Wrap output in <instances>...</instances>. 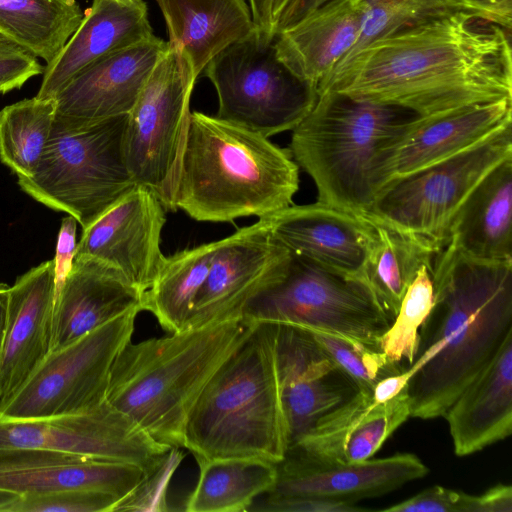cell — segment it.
I'll use <instances>...</instances> for the list:
<instances>
[{"label":"cell","mask_w":512,"mask_h":512,"mask_svg":"<svg viewBox=\"0 0 512 512\" xmlns=\"http://www.w3.org/2000/svg\"><path fill=\"white\" fill-rule=\"evenodd\" d=\"M153 35L143 0H93L75 33L46 65L36 96L55 97L91 64Z\"/></svg>","instance_id":"obj_25"},{"label":"cell","mask_w":512,"mask_h":512,"mask_svg":"<svg viewBox=\"0 0 512 512\" xmlns=\"http://www.w3.org/2000/svg\"><path fill=\"white\" fill-rule=\"evenodd\" d=\"M77 221L68 215L62 222L58 233L54 261L55 290L62 285L70 272L76 250Z\"/></svg>","instance_id":"obj_42"},{"label":"cell","mask_w":512,"mask_h":512,"mask_svg":"<svg viewBox=\"0 0 512 512\" xmlns=\"http://www.w3.org/2000/svg\"><path fill=\"white\" fill-rule=\"evenodd\" d=\"M56 113L54 97L24 99L0 111V160L17 177L31 176L48 142Z\"/></svg>","instance_id":"obj_34"},{"label":"cell","mask_w":512,"mask_h":512,"mask_svg":"<svg viewBox=\"0 0 512 512\" xmlns=\"http://www.w3.org/2000/svg\"><path fill=\"white\" fill-rule=\"evenodd\" d=\"M409 380L410 377L405 370L385 377L375 385L372 397L378 403L388 401L398 395L407 386Z\"/></svg>","instance_id":"obj_47"},{"label":"cell","mask_w":512,"mask_h":512,"mask_svg":"<svg viewBox=\"0 0 512 512\" xmlns=\"http://www.w3.org/2000/svg\"><path fill=\"white\" fill-rule=\"evenodd\" d=\"M332 0H289L275 20L274 36L291 27L309 13Z\"/></svg>","instance_id":"obj_45"},{"label":"cell","mask_w":512,"mask_h":512,"mask_svg":"<svg viewBox=\"0 0 512 512\" xmlns=\"http://www.w3.org/2000/svg\"><path fill=\"white\" fill-rule=\"evenodd\" d=\"M199 478L185 510L189 512L248 511L275 485V463L257 458L197 460Z\"/></svg>","instance_id":"obj_31"},{"label":"cell","mask_w":512,"mask_h":512,"mask_svg":"<svg viewBox=\"0 0 512 512\" xmlns=\"http://www.w3.org/2000/svg\"><path fill=\"white\" fill-rule=\"evenodd\" d=\"M253 22L258 32L268 40H274L273 0H249Z\"/></svg>","instance_id":"obj_46"},{"label":"cell","mask_w":512,"mask_h":512,"mask_svg":"<svg viewBox=\"0 0 512 512\" xmlns=\"http://www.w3.org/2000/svg\"><path fill=\"white\" fill-rule=\"evenodd\" d=\"M359 3L362 13L359 36L340 62L379 38L433 19L459 13L482 19L465 0H359Z\"/></svg>","instance_id":"obj_35"},{"label":"cell","mask_w":512,"mask_h":512,"mask_svg":"<svg viewBox=\"0 0 512 512\" xmlns=\"http://www.w3.org/2000/svg\"><path fill=\"white\" fill-rule=\"evenodd\" d=\"M275 324L276 369L289 448L359 389L307 330Z\"/></svg>","instance_id":"obj_15"},{"label":"cell","mask_w":512,"mask_h":512,"mask_svg":"<svg viewBox=\"0 0 512 512\" xmlns=\"http://www.w3.org/2000/svg\"><path fill=\"white\" fill-rule=\"evenodd\" d=\"M359 0H332L276 35L278 59L299 79L315 86L351 50L361 26Z\"/></svg>","instance_id":"obj_27"},{"label":"cell","mask_w":512,"mask_h":512,"mask_svg":"<svg viewBox=\"0 0 512 512\" xmlns=\"http://www.w3.org/2000/svg\"><path fill=\"white\" fill-rule=\"evenodd\" d=\"M44 69L32 52L0 31V94L20 88Z\"/></svg>","instance_id":"obj_39"},{"label":"cell","mask_w":512,"mask_h":512,"mask_svg":"<svg viewBox=\"0 0 512 512\" xmlns=\"http://www.w3.org/2000/svg\"><path fill=\"white\" fill-rule=\"evenodd\" d=\"M40 448L154 469L172 449L107 400L78 414L0 420V448Z\"/></svg>","instance_id":"obj_13"},{"label":"cell","mask_w":512,"mask_h":512,"mask_svg":"<svg viewBox=\"0 0 512 512\" xmlns=\"http://www.w3.org/2000/svg\"><path fill=\"white\" fill-rule=\"evenodd\" d=\"M432 264L420 267L407 288L399 311L378 346L393 364L407 369L418 349L419 331L434 303Z\"/></svg>","instance_id":"obj_36"},{"label":"cell","mask_w":512,"mask_h":512,"mask_svg":"<svg viewBox=\"0 0 512 512\" xmlns=\"http://www.w3.org/2000/svg\"><path fill=\"white\" fill-rule=\"evenodd\" d=\"M202 73L218 98L216 116L264 137L293 130L317 99V88L277 57L274 40L255 30L217 54Z\"/></svg>","instance_id":"obj_9"},{"label":"cell","mask_w":512,"mask_h":512,"mask_svg":"<svg viewBox=\"0 0 512 512\" xmlns=\"http://www.w3.org/2000/svg\"><path fill=\"white\" fill-rule=\"evenodd\" d=\"M464 512H512V487L497 484L480 495L467 494Z\"/></svg>","instance_id":"obj_43"},{"label":"cell","mask_w":512,"mask_h":512,"mask_svg":"<svg viewBox=\"0 0 512 512\" xmlns=\"http://www.w3.org/2000/svg\"><path fill=\"white\" fill-rule=\"evenodd\" d=\"M54 290L53 259L30 269L8 288L0 352V409L50 352Z\"/></svg>","instance_id":"obj_22"},{"label":"cell","mask_w":512,"mask_h":512,"mask_svg":"<svg viewBox=\"0 0 512 512\" xmlns=\"http://www.w3.org/2000/svg\"><path fill=\"white\" fill-rule=\"evenodd\" d=\"M289 0H273V19L274 23L278 15L281 13L283 8L286 6ZM274 29V28H273Z\"/></svg>","instance_id":"obj_50"},{"label":"cell","mask_w":512,"mask_h":512,"mask_svg":"<svg viewBox=\"0 0 512 512\" xmlns=\"http://www.w3.org/2000/svg\"><path fill=\"white\" fill-rule=\"evenodd\" d=\"M317 94L309 113L292 130L288 149L312 178L317 201L366 214L375 198V157L421 116L332 90Z\"/></svg>","instance_id":"obj_6"},{"label":"cell","mask_w":512,"mask_h":512,"mask_svg":"<svg viewBox=\"0 0 512 512\" xmlns=\"http://www.w3.org/2000/svg\"><path fill=\"white\" fill-rule=\"evenodd\" d=\"M166 22L168 47L181 52L198 77L229 45L256 29L246 0H155Z\"/></svg>","instance_id":"obj_29"},{"label":"cell","mask_w":512,"mask_h":512,"mask_svg":"<svg viewBox=\"0 0 512 512\" xmlns=\"http://www.w3.org/2000/svg\"><path fill=\"white\" fill-rule=\"evenodd\" d=\"M305 330L354 380L359 390L372 393L380 380L405 370L390 362L383 352L365 343L318 329Z\"/></svg>","instance_id":"obj_37"},{"label":"cell","mask_w":512,"mask_h":512,"mask_svg":"<svg viewBox=\"0 0 512 512\" xmlns=\"http://www.w3.org/2000/svg\"><path fill=\"white\" fill-rule=\"evenodd\" d=\"M512 157L511 125L477 145L385 185L366 213L427 242L436 252L474 187Z\"/></svg>","instance_id":"obj_11"},{"label":"cell","mask_w":512,"mask_h":512,"mask_svg":"<svg viewBox=\"0 0 512 512\" xmlns=\"http://www.w3.org/2000/svg\"><path fill=\"white\" fill-rule=\"evenodd\" d=\"M255 322L239 318L127 343L110 372L106 400L155 441L183 447L184 426L203 388Z\"/></svg>","instance_id":"obj_4"},{"label":"cell","mask_w":512,"mask_h":512,"mask_svg":"<svg viewBox=\"0 0 512 512\" xmlns=\"http://www.w3.org/2000/svg\"><path fill=\"white\" fill-rule=\"evenodd\" d=\"M511 120L512 99L418 118L375 157L371 169L374 195L396 179L477 145L510 126Z\"/></svg>","instance_id":"obj_16"},{"label":"cell","mask_w":512,"mask_h":512,"mask_svg":"<svg viewBox=\"0 0 512 512\" xmlns=\"http://www.w3.org/2000/svg\"><path fill=\"white\" fill-rule=\"evenodd\" d=\"M443 417L454 453L468 456L512 433V334L450 404Z\"/></svg>","instance_id":"obj_26"},{"label":"cell","mask_w":512,"mask_h":512,"mask_svg":"<svg viewBox=\"0 0 512 512\" xmlns=\"http://www.w3.org/2000/svg\"><path fill=\"white\" fill-rule=\"evenodd\" d=\"M144 476L142 468L128 463L49 449L0 448V490L17 495L89 489L112 494L121 502Z\"/></svg>","instance_id":"obj_21"},{"label":"cell","mask_w":512,"mask_h":512,"mask_svg":"<svg viewBox=\"0 0 512 512\" xmlns=\"http://www.w3.org/2000/svg\"><path fill=\"white\" fill-rule=\"evenodd\" d=\"M18 496L19 495L12 492L0 490V511L4 506L14 501Z\"/></svg>","instance_id":"obj_49"},{"label":"cell","mask_w":512,"mask_h":512,"mask_svg":"<svg viewBox=\"0 0 512 512\" xmlns=\"http://www.w3.org/2000/svg\"><path fill=\"white\" fill-rule=\"evenodd\" d=\"M242 317L318 329L378 350L379 339L392 322L363 282L291 252L280 275L247 305Z\"/></svg>","instance_id":"obj_8"},{"label":"cell","mask_w":512,"mask_h":512,"mask_svg":"<svg viewBox=\"0 0 512 512\" xmlns=\"http://www.w3.org/2000/svg\"><path fill=\"white\" fill-rule=\"evenodd\" d=\"M143 293L103 261L75 256L54 292L50 352L132 309L143 311Z\"/></svg>","instance_id":"obj_24"},{"label":"cell","mask_w":512,"mask_h":512,"mask_svg":"<svg viewBox=\"0 0 512 512\" xmlns=\"http://www.w3.org/2000/svg\"><path fill=\"white\" fill-rule=\"evenodd\" d=\"M467 493L439 485L426 488L404 501L380 509L385 512H464Z\"/></svg>","instance_id":"obj_40"},{"label":"cell","mask_w":512,"mask_h":512,"mask_svg":"<svg viewBox=\"0 0 512 512\" xmlns=\"http://www.w3.org/2000/svg\"><path fill=\"white\" fill-rule=\"evenodd\" d=\"M165 223L166 209L156 194L135 185L82 229L75 256L103 261L144 292L152 285L164 258L160 239Z\"/></svg>","instance_id":"obj_17"},{"label":"cell","mask_w":512,"mask_h":512,"mask_svg":"<svg viewBox=\"0 0 512 512\" xmlns=\"http://www.w3.org/2000/svg\"><path fill=\"white\" fill-rule=\"evenodd\" d=\"M482 19L509 31L512 26V0H465Z\"/></svg>","instance_id":"obj_44"},{"label":"cell","mask_w":512,"mask_h":512,"mask_svg":"<svg viewBox=\"0 0 512 512\" xmlns=\"http://www.w3.org/2000/svg\"><path fill=\"white\" fill-rule=\"evenodd\" d=\"M120 499L97 490L65 489L19 495L0 512H114Z\"/></svg>","instance_id":"obj_38"},{"label":"cell","mask_w":512,"mask_h":512,"mask_svg":"<svg viewBox=\"0 0 512 512\" xmlns=\"http://www.w3.org/2000/svg\"><path fill=\"white\" fill-rule=\"evenodd\" d=\"M167 49L168 43L153 35L91 64L54 97L55 120L78 127L129 114Z\"/></svg>","instance_id":"obj_20"},{"label":"cell","mask_w":512,"mask_h":512,"mask_svg":"<svg viewBox=\"0 0 512 512\" xmlns=\"http://www.w3.org/2000/svg\"><path fill=\"white\" fill-rule=\"evenodd\" d=\"M263 218L272 237L289 252L335 274L360 280L376 238L367 215L317 201L292 204Z\"/></svg>","instance_id":"obj_18"},{"label":"cell","mask_w":512,"mask_h":512,"mask_svg":"<svg viewBox=\"0 0 512 512\" xmlns=\"http://www.w3.org/2000/svg\"><path fill=\"white\" fill-rule=\"evenodd\" d=\"M83 17L75 0H0V31L46 64L61 52Z\"/></svg>","instance_id":"obj_33"},{"label":"cell","mask_w":512,"mask_h":512,"mask_svg":"<svg viewBox=\"0 0 512 512\" xmlns=\"http://www.w3.org/2000/svg\"><path fill=\"white\" fill-rule=\"evenodd\" d=\"M299 166L245 127L202 112L190 115L174 206L199 222L272 215L293 204Z\"/></svg>","instance_id":"obj_3"},{"label":"cell","mask_w":512,"mask_h":512,"mask_svg":"<svg viewBox=\"0 0 512 512\" xmlns=\"http://www.w3.org/2000/svg\"><path fill=\"white\" fill-rule=\"evenodd\" d=\"M434 303L406 369L411 417H443L512 334V263L471 259L449 244L432 260Z\"/></svg>","instance_id":"obj_2"},{"label":"cell","mask_w":512,"mask_h":512,"mask_svg":"<svg viewBox=\"0 0 512 512\" xmlns=\"http://www.w3.org/2000/svg\"><path fill=\"white\" fill-rule=\"evenodd\" d=\"M197 76L185 56L168 47L128 114L125 157L137 185L152 190L166 210L174 200Z\"/></svg>","instance_id":"obj_10"},{"label":"cell","mask_w":512,"mask_h":512,"mask_svg":"<svg viewBox=\"0 0 512 512\" xmlns=\"http://www.w3.org/2000/svg\"><path fill=\"white\" fill-rule=\"evenodd\" d=\"M8 288L9 286L0 284V352L5 334Z\"/></svg>","instance_id":"obj_48"},{"label":"cell","mask_w":512,"mask_h":512,"mask_svg":"<svg viewBox=\"0 0 512 512\" xmlns=\"http://www.w3.org/2000/svg\"><path fill=\"white\" fill-rule=\"evenodd\" d=\"M139 309H132L50 352L0 409V420H25L91 411L106 401L112 364L131 341Z\"/></svg>","instance_id":"obj_12"},{"label":"cell","mask_w":512,"mask_h":512,"mask_svg":"<svg viewBox=\"0 0 512 512\" xmlns=\"http://www.w3.org/2000/svg\"><path fill=\"white\" fill-rule=\"evenodd\" d=\"M276 324L255 322L189 412L183 448L197 460L257 458L279 463L288 449L275 360Z\"/></svg>","instance_id":"obj_5"},{"label":"cell","mask_w":512,"mask_h":512,"mask_svg":"<svg viewBox=\"0 0 512 512\" xmlns=\"http://www.w3.org/2000/svg\"><path fill=\"white\" fill-rule=\"evenodd\" d=\"M288 254L263 217L219 240L187 329L242 318L247 305L280 275Z\"/></svg>","instance_id":"obj_14"},{"label":"cell","mask_w":512,"mask_h":512,"mask_svg":"<svg viewBox=\"0 0 512 512\" xmlns=\"http://www.w3.org/2000/svg\"><path fill=\"white\" fill-rule=\"evenodd\" d=\"M421 117L512 99L511 31L459 13L379 38L318 85Z\"/></svg>","instance_id":"obj_1"},{"label":"cell","mask_w":512,"mask_h":512,"mask_svg":"<svg viewBox=\"0 0 512 512\" xmlns=\"http://www.w3.org/2000/svg\"><path fill=\"white\" fill-rule=\"evenodd\" d=\"M218 242L203 243L164 256L152 285L144 291L142 310L152 313L167 332L187 329Z\"/></svg>","instance_id":"obj_32"},{"label":"cell","mask_w":512,"mask_h":512,"mask_svg":"<svg viewBox=\"0 0 512 512\" xmlns=\"http://www.w3.org/2000/svg\"><path fill=\"white\" fill-rule=\"evenodd\" d=\"M277 479L267 495L308 497L356 504L358 501L390 493L428 474V468L412 453L354 463L314 459L287 449L276 464Z\"/></svg>","instance_id":"obj_19"},{"label":"cell","mask_w":512,"mask_h":512,"mask_svg":"<svg viewBox=\"0 0 512 512\" xmlns=\"http://www.w3.org/2000/svg\"><path fill=\"white\" fill-rule=\"evenodd\" d=\"M127 124L128 114L78 127L54 119L34 173L18 177L20 188L85 229L137 185L125 157Z\"/></svg>","instance_id":"obj_7"},{"label":"cell","mask_w":512,"mask_h":512,"mask_svg":"<svg viewBox=\"0 0 512 512\" xmlns=\"http://www.w3.org/2000/svg\"><path fill=\"white\" fill-rule=\"evenodd\" d=\"M512 157L490 170L456 212L447 244L478 261L512 263Z\"/></svg>","instance_id":"obj_28"},{"label":"cell","mask_w":512,"mask_h":512,"mask_svg":"<svg viewBox=\"0 0 512 512\" xmlns=\"http://www.w3.org/2000/svg\"><path fill=\"white\" fill-rule=\"evenodd\" d=\"M409 417L411 399L405 387L388 401L376 402L359 390L326 415L289 447L314 459L354 463L370 459Z\"/></svg>","instance_id":"obj_23"},{"label":"cell","mask_w":512,"mask_h":512,"mask_svg":"<svg viewBox=\"0 0 512 512\" xmlns=\"http://www.w3.org/2000/svg\"><path fill=\"white\" fill-rule=\"evenodd\" d=\"M260 502L254 501L255 507L250 510L270 512H358L367 511L356 504L308 498V497H277L263 494ZM252 504V505H253ZM251 505V506H252Z\"/></svg>","instance_id":"obj_41"},{"label":"cell","mask_w":512,"mask_h":512,"mask_svg":"<svg viewBox=\"0 0 512 512\" xmlns=\"http://www.w3.org/2000/svg\"><path fill=\"white\" fill-rule=\"evenodd\" d=\"M367 216L375 226L376 238L360 281L393 320L418 270L432 264L437 252L427 242Z\"/></svg>","instance_id":"obj_30"}]
</instances>
